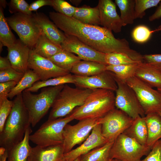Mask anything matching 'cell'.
Masks as SVG:
<instances>
[{
  "instance_id": "57",
  "label": "cell",
  "mask_w": 161,
  "mask_h": 161,
  "mask_svg": "<svg viewBox=\"0 0 161 161\" xmlns=\"http://www.w3.org/2000/svg\"><path fill=\"white\" fill-rule=\"evenodd\" d=\"M31 161L30 160V159H29V158H28V161Z\"/></svg>"
},
{
  "instance_id": "38",
  "label": "cell",
  "mask_w": 161,
  "mask_h": 161,
  "mask_svg": "<svg viewBox=\"0 0 161 161\" xmlns=\"http://www.w3.org/2000/svg\"><path fill=\"white\" fill-rule=\"evenodd\" d=\"M51 6L57 12L70 17H72L77 8L64 0H52Z\"/></svg>"
},
{
  "instance_id": "16",
  "label": "cell",
  "mask_w": 161,
  "mask_h": 161,
  "mask_svg": "<svg viewBox=\"0 0 161 161\" xmlns=\"http://www.w3.org/2000/svg\"><path fill=\"white\" fill-rule=\"evenodd\" d=\"M74 84L77 87L91 89H108L115 92L117 83L112 72L106 70L99 74L89 77L74 75Z\"/></svg>"
},
{
  "instance_id": "40",
  "label": "cell",
  "mask_w": 161,
  "mask_h": 161,
  "mask_svg": "<svg viewBox=\"0 0 161 161\" xmlns=\"http://www.w3.org/2000/svg\"><path fill=\"white\" fill-rule=\"evenodd\" d=\"M13 104V101L8 98L0 101V133L3 130L7 119L11 112Z\"/></svg>"
},
{
  "instance_id": "20",
  "label": "cell",
  "mask_w": 161,
  "mask_h": 161,
  "mask_svg": "<svg viewBox=\"0 0 161 161\" xmlns=\"http://www.w3.org/2000/svg\"><path fill=\"white\" fill-rule=\"evenodd\" d=\"M64 154L63 144L32 147L29 157L31 161H57Z\"/></svg>"
},
{
  "instance_id": "8",
  "label": "cell",
  "mask_w": 161,
  "mask_h": 161,
  "mask_svg": "<svg viewBox=\"0 0 161 161\" xmlns=\"http://www.w3.org/2000/svg\"><path fill=\"white\" fill-rule=\"evenodd\" d=\"M151 150L146 145H142L122 133L114 141L110 157L112 159L122 161H140L141 158L147 156Z\"/></svg>"
},
{
  "instance_id": "54",
  "label": "cell",
  "mask_w": 161,
  "mask_h": 161,
  "mask_svg": "<svg viewBox=\"0 0 161 161\" xmlns=\"http://www.w3.org/2000/svg\"><path fill=\"white\" fill-rule=\"evenodd\" d=\"M158 113L160 114L161 117V111H159Z\"/></svg>"
},
{
  "instance_id": "41",
  "label": "cell",
  "mask_w": 161,
  "mask_h": 161,
  "mask_svg": "<svg viewBox=\"0 0 161 161\" xmlns=\"http://www.w3.org/2000/svg\"><path fill=\"white\" fill-rule=\"evenodd\" d=\"M24 74V73L18 72L12 67L0 71V83L10 81H15L18 83Z\"/></svg>"
},
{
  "instance_id": "24",
  "label": "cell",
  "mask_w": 161,
  "mask_h": 161,
  "mask_svg": "<svg viewBox=\"0 0 161 161\" xmlns=\"http://www.w3.org/2000/svg\"><path fill=\"white\" fill-rule=\"evenodd\" d=\"M123 133L140 144L146 145L148 131L145 117L139 116L134 119L131 125Z\"/></svg>"
},
{
  "instance_id": "1",
  "label": "cell",
  "mask_w": 161,
  "mask_h": 161,
  "mask_svg": "<svg viewBox=\"0 0 161 161\" xmlns=\"http://www.w3.org/2000/svg\"><path fill=\"white\" fill-rule=\"evenodd\" d=\"M49 16L58 28L66 34L74 36L85 44L101 53L116 52L127 55L136 60L139 53L131 49L125 38H116L112 32L99 26L81 22L72 17L51 12Z\"/></svg>"
},
{
  "instance_id": "15",
  "label": "cell",
  "mask_w": 161,
  "mask_h": 161,
  "mask_svg": "<svg viewBox=\"0 0 161 161\" xmlns=\"http://www.w3.org/2000/svg\"><path fill=\"white\" fill-rule=\"evenodd\" d=\"M108 142L102 134L101 124H98L93 128L89 137L81 144L64 153L57 161H74L82 155Z\"/></svg>"
},
{
  "instance_id": "34",
  "label": "cell",
  "mask_w": 161,
  "mask_h": 161,
  "mask_svg": "<svg viewBox=\"0 0 161 161\" xmlns=\"http://www.w3.org/2000/svg\"><path fill=\"white\" fill-rule=\"evenodd\" d=\"M139 63L117 66L108 65L106 66V70L112 72L120 80L126 82L129 78L134 76Z\"/></svg>"
},
{
  "instance_id": "42",
  "label": "cell",
  "mask_w": 161,
  "mask_h": 161,
  "mask_svg": "<svg viewBox=\"0 0 161 161\" xmlns=\"http://www.w3.org/2000/svg\"><path fill=\"white\" fill-rule=\"evenodd\" d=\"M140 161H161V139L154 144L146 157Z\"/></svg>"
},
{
  "instance_id": "22",
  "label": "cell",
  "mask_w": 161,
  "mask_h": 161,
  "mask_svg": "<svg viewBox=\"0 0 161 161\" xmlns=\"http://www.w3.org/2000/svg\"><path fill=\"white\" fill-rule=\"evenodd\" d=\"M32 132L30 126L27 129L23 140L7 151V161H27L32 148L29 137Z\"/></svg>"
},
{
  "instance_id": "51",
  "label": "cell",
  "mask_w": 161,
  "mask_h": 161,
  "mask_svg": "<svg viewBox=\"0 0 161 161\" xmlns=\"http://www.w3.org/2000/svg\"><path fill=\"white\" fill-rule=\"evenodd\" d=\"M4 46V45L0 41V53H1V52L2 50V49H3V48H2V47H3Z\"/></svg>"
},
{
  "instance_id": "6",
  "label": "cell",
  "mask_w": 161,
  "mask_h": 161,
  "mask_svg": "<svg viewBox=\"0 0 161 161\" xmlns=\"http://www.w3.org/2000/svg\"><path fill=\"white\" fill-rule=\"evenodd\" d=\"M74 120L69 114L63 117L47 120L34 133L30 135V140L36 145L42 147L62 144L63 142L64 128L66 124Z\"/></svg>"
},
{
  "instance_id": "10",
  "label": "cell",
  "mask_w": 161,
  "mask_h": 161,
  "mask_svg": "<svg viewBox=\"0 0 161 161\" xmlns=\"http://www.w3.org/2000/svg\"><path fill=\"white\" fill-rule=\"evenodd\" d=\"M134 91L145 115L161 111V93L135 76L126 82Z\"/></svg>"
},
{
  "instance_id": "31",
  "label": "cell",
  "mask_w": 161,
  "mask_h": 161,
  "mask_svg": "<svg viewBox=\"0 0 161 161\" xmlns=\"http://www.w3.org/2000/svg\"><path fill=\"white\" fill-rule=\"evenodd\" d=\"M115 2L120 10L123 26L133 24L136 19L135 0H115Z\"/></svg>"
},
{
  "instance_id": "5",
  "label": "cell",
  "mask_w": 161,
  "mask_h": 161,
  "mask_svg": "<svg viewBox=\"0 0 161 161\" xmlns=\"http://www.w3.org/2000/svg\"><path fill=\"white\" fill-rule=\"evenodd\" d=\"M93 90L73 88L65 84L54 101L48 120L55 119L69 115L75 108L84 104Z\"/></svg>"
},
{
  "instance_id": "7",
  "label": "cell",
  "mask_w": 161,
  "mask_h": 161,
  "mask_svg": "<svg viewBox=\"0 0 161 161\" xmlns=\"http://www.w3.org/2000/svg\"><path fill=\"white\" fill-rule=\"evenodd\" d=\"M6 18L9 26L16 32L19 39L32 49L42 32L32 15L16 13Z\"/></svg>"
},
{
  "instance_id": "37",
  "label": "cell",
  "mask_w": 161,
  "mask_h": 161,
  "mask_svg": "<svg viewBox=\"0 0 161 161\" xmlns=\"http://www.w3.org/2000/svg\"><path fill=\"white\" fill-rule=\"evenodd\" d=\"M153 31L145 25H141L136 27L133 30L132 36L136 42L143 43L150 39Z\"/></svg>"
},
{
  "instance_id": "17",
  "label": "cell",
  "mask_w": 161,
  "mask_h": 161,
  "mask_svg": "<svg viewBox=\"0 0 161 161\" xmlns=\"http://www.w3.org/2000/svg\"><path fill=\"white\" fill-rule=\"evenodd\" d=\"M97 6L99 10L100 25L112 32H120L123 26L115 4L111 0H99Z\"/></svg>"
},
{
  "instance_id": "27",
  "label": "cell",
  "mask_w": 161,
  "mask_h": 161,
  "mask_svg": "<svg viewBox=\"0 0 161 161\" xmlns=\"http://www.w3.org/2000/svg\"><path fill=\"white\" fill-rule=\"evenodd\" d=\"M72 17L84 24L95 26L100 25L99 10L97 6L94 7L86 5L77 7Z\"/></svg>"
},
{
  "instance_id": "55",
  "label": "cell",
  "mask_w": 161,
  "mask_h": 161,
  "mask_svg": "<svg viewBox=\"0 0 161 161\" xmlns=\"http://www.w3.org/2000/svg\"><path fill=\"white\" fill-rule=\"evenodd\" d=\"M114 160L115 161H122L121 160H120L118 159H115Z\"/></svg>"
},
{
  "instance_id": "52",
  "label": "cell",
  "mask_w": 161,
  "mask_h": 161,
  "mask_svg": "<svg viewBox=\"0 0 161 161\" xmlns=\"http://www.w3.org/2000/svg\"><path fill=\"white\" fill-rule=\"evenodd\" d=\"M161 30V24L159 25L156 30V31H159Z\"/></svg>"
},
{
  "instance_id": "35",
  "label": "cell",
  "mask_w": 161,
  "mask_h": 161,
  "mask_svg": "<svg viewBox=\"0 0 161 161\" xmlns=\"http://www.w3.org/2000/svg\"><path fill=\"white\" fill-rule=\"evenodd\" d=\"M105 61L107 65L113 66L129 65L140 62L133 60L126 54L116 52L106 54Z\"/></svg>"
},
{
  "instance_id": "14",
  "label": "cell",
  "mask_w": 161,
  "mask_h": 161,
  "mask_svg": "<svg viewBox=\"0 0 161 161\" xmlns=\"http://www.w3.org/2000/svg\"><path fill=\"white\" fill-rule=\"evenodd\" d=\"M66 35L61 45L63 49L76 54L81 60L97 62L107 65L105 61L106 54L94 49L74 36Z\"/></svg>"
},
{
  "instance_id": "9",
  "label": "cell",
  "mask_w": 161,
  "mask_h": 161,
  "mask_svg": "<svg viewBox=\"0 0 161 161\" xmlns=\"http://www.w3.org/2000/svg\"><path fill=\"white\" fill-rule=\"evenodd\" d=\"M112 73L117 86L115 91V107L133 119L139 116L145 117L144 111L134 91Z\"/></svg>"
},
{
  "instance_id": "50",
  "label": "cell",
  "mask_w": 161,
  "mask_h": 161,
  "mask_svg": "<svg viewBox=\"0 0 161 161\" xmlns=\"http://www.w3.org/2000/svg\"><path fill=\"white\" fill-rule=\"evenodd\" d=\"M70 1L75 5H78L81 1V0H70Z\"/></svg>"
},
{
  "instance_id": "33",
  "label": "cell",
  "mask_w": 161,
  "mask_h": 161,
  "mask_svg": "<svg viewBox=\"0 0 161 161\" xmlns=\"http://www.w3.org/2000/svg\"><path fill=\"white\" fill-rule=\"evenodd\" d=\"M10 27L4 16L3 9L0 6V41L7 48L13 45L17 40Z\"/></svg>"
},
{
  "instance_id": "4",
  "label": "cell",
  "mask_w": 161,
  "mask_h": 161,
  "mask_svg": "<svg viewBox=\"0 0 161 161\" xmlns=\"http://www.w3.org/2000/svg\"><path fill=\"white\" fill-rule=\"evenodd\" d=\"M65 84L42 88L37 94L26 90L22 93L23 102L29 114L31 125L35 127L52 107Z\"/></svg>"
},
{
  "instance_id": "45",
  "label": "cell",
  "mask_w": 161,
  "mask_h": 161,
  "mask_svg": "<svg viewBox=\"0 0 161 161\" xmlns=\"http://www.w3.org/2000/svg\"><path fill=\"white\" fill-rule=\"evenodd\" d=\"M52 4V0H37L30 4L29 9L31 12L36 11L40 8L44 6H51Z\"/></svg>"
},
{
  "instance_id": "26",
  "label": "cell",
  "mask_w": 161,
  "mask_h": 161,
  "mask_svg": "<svg viewBox=\"0 0 161 161\" xmlns=\"http://www.w3.org/2000/svg\"><path fill=\"white\" fill-rule=\"evenodd\" d=\"M32 49L40 56L49 59L62 49L61 46L50 40L42 32Z\"/></svg>"
},
{
  "instance_id": "44",
  "label": "cell",
  "mask_w": 161,
  "mask_h": 161,
  "mask_svg": "<svg viewBox=\"0 0 161 161\" xmlns=\"http://www.w3.org/2000/svg\"><path fill=\"white\" fill-rule=\"evenodd\" d=\"M145 62L161 71V54H151L143 55Z\"/></svg>"
},
{
  "instance_id": "12",
  "label": "cell",
  "mask_w": 161,
  "mask_h": 161,
  "mask_svg": "<svg viewBox=\"0 0 161 161\" xmlns=\"http://www.w3.org/2000/svg\"><path fill=\"white\" fill-rule=\"evenodd\" d=\"M134 119L117 108L100 118L101 132L108 142H113L132 124Z\"/></svg>"
},
{
  "instance_id": "30",
  "label": "cell",
  "mask_w": 161,
  "mask_h": 161,
  "mask_svg": "<svg viewBox=\"0 0 161 161\" xmlns=\"http://www.w3.org/2000/svg\"><path fill=\"white\" fill-rule=\"evenodd\" d=\"M40 80V78L33 70L28 69L12 89L8 98L11 99L15 96L22 93L24 90L29 88L36 82Z\"/></svg>"
},
{
  "instance_id": "29",
  "label": "cell",
  "mask_w": 161,
  "mask_h": 161,
  "mask_svg": "<svg viewBox=\"0 0 161 161\" xmlns=\"http://www.w3.org/2000/svg\"><path fill=\"white\" fill-rule=\"evenodd\" d=\"M114 141L108 142L80 157V161H115L110 157V151Z\"/></svg>"
},
{
  "instance_id": "3",
  "label": "cell",
  "mask_w": 161,
  "mask_h": 161,
  "mask_svg": "<svg viewBox=\"0 0 161 161\" xmlns=\"http://www.w3.org/2000/svg\"><path fill=\"white\" fill-rule=\"evenodd\" d=\"M114 92L104 89L93 90L84 104L69 114L74 120L79 121L102 118L115 108Z\"/></svg>"
},
{
  "instance_id": "47",
  "label": "cell",
  "mask_w": 161,
  "mask_h": 161,
  "mask_svg": "<svg viewBox=\"0 0 161 161\" xmlns=\"http://www.w3.org/2000/svg\"><path fill=\"white\" fill-rule=\"evenodd\" d=\"M161 18V2L155 12L149 17V20L152 21Z\"/></svg>"
},
{
  "instance_id": "48",
  "label": "cell",
  "mask_w": 161,
  "mask_h": 161,
  "mask_svg": "<svg viewBox=\"0 0 161 161\" xmlns=\"http://www.w3.org/2000/svg\"><path fill=\"white\" fill-rule=\"evenodd\" d=\"M0 161H6L7 157V151L6 150L4 153L0 156Z\"/></svg>"
},
{
  "instance_id": "39",
  "label": "cell",
  "mask_w": 161,
  "mask_h": 161,
  "mask_svg": "<svg viewBox=\"0 0 161 161\" xmlns=\"http://www.w3.org/2000/svg\"><path fill=\"white\" fill-rule=\"evenodd\" d=\"M9 10L11 13H21L32 15L29 9V4L24 0H11L8 4Z\"/></svg>"
},
{
  "instance_id": "49",
  "label": "cell",
  "mask_w": 161,
  "mask_h": 161,
  "mask_svg": "<svg viewBox=\"0 0 161 161\" xmlns=\"http://www.w3.org/2000/svg\"><path fill=\"white\" fill-rule=\"evenodd\" d=\"M8 4L5 0H0V6L3 8H5Z\"/></svg>"
},
{
  "instance_id": "2",
  "label": "cell",
  "mask_w": 161,
  "mask_h": 161,
  "mask_svg": "<svg viewBox=\"0 0 161 161\" xmlns=\"http://www.w3.org/2000/svg\"><path fill=\"white\" fill-rule=\"evenodd\" d=\"M10 113L0 133V146L8 151L24 139L25 132L31 125L28 112L25 107L22 93L13 100Z\"/></svg>"
},
{
  "instance_id": "28",
  "label": "cell",
  "mask_w": 161,
  "mask_h": 161,
  "mask_svg": "<svg viewBox=\"0 0 161 161\" xmlns=\"http://www.w3.org/2000/svg\"><path fill=\"white\" fill-rule=\"evenodd\" d=\"M49 59L58 67L70 72L73 67L81 61L78 56L63 49Z\"/></svg>"
},
{
  "instance_id": "32",
  "label": "cell",
  "mask_w": 161,
  "mask_h": 161,
  "mask_svg": "<svg viewBox=\"0 0 161 161\" xmlns=\"http://www.w3.org/2000/svg\"><path fill=\"white\" fill-rule=\"evenodd\" d=\"M68 83H75L74 75L70 73L46 80H39L35 83L32 87L25 90L32 92H35L44 87L55 86Z\"/></svg>"
},
{
  "instance_id": "19",
  "label": "cell",
  "mask_w": 161,
  "mask_h": 161,
  "mask_svg": "<svg viewBox=\"0 0 161 161\" xmlns=\"http://www.w3.org/2000/svg\"><path fill=\"white\" fill-rule=\"evenodd\" d=\"M32 16L45 35L52 41L61 46L66 38L65 34L44 13L36 12L33 14Z\"/></svg>"
},
{
  "instance_id": "18",
  "label": "cell",
  "mask_w": 161,
  "mask_h": 161,
  "mask_svg": "<svg viewBox=\"0 0 161 161\" xmlns=\"http://www.w3.org/2000/svg\"><path fill=\"white\" fill-rule=\"evenodd\" d=\"M31 49L20 39H17L13 45L7 48V57L12 68L24 74L29 69L28 61Z\"/></svg>"
},
{
  "instance_id": "25",
  "label": "cell",
  "mask_w": 161,
  "mask_h": 161,
  "mask_svg": "<svg viewBox=\"0 0 161 161\" xmlns=\"http://www.w3.org/2000/svg\"><path fill=\"white\" fill-rule=\"evenodd\" d=\"M107 66L95 61H81L73 67L70 72L75 75L91 76L105 71Z\"/></svg>"
},
{
  "instance_id": "11",
  "label": "cell",
  "mask_w": 161,
  "mask_h": 161,
  "mask_svg": "<svg viewBox=\"0 0 161 161\" xmlns=\"http://www.w3.org/2000/svg\"><path fill=\"white\" fill-rule=\"evenodd\" d=\"M100 118L80 120L74 125L66 124L63 133L64 153L71 151L76 145L81 144L89 137L93 128L100 124Z\"/></svg>"
},
{
  "instance_id": "46",
  "label": "cell",
  "mask_w": 161,
  "mask_h": 161,
  "mask_svg": "<svg viewBox=\"0 0 161 161\" xmlns=\"http://www.w3.org/2000/svg\"><path fill=\"white\" fill-rule=\"evenodd\" d=\"M12 66L7 57H0V71L4 70L10 68Z\"/></svg>"
},
{
  "instance_id": "53",
  "label": "cell",
  "mask_w": 161,
  "mask_h": 161,
  "mask_svg": "<svg viewBox=\"0 0 161 161\" xmlns=\"http://www.w3.org/2000/svg\"><path fill=\"white\" fill-rule=\"evenodd\" d=\"M80 157H78L77 159H76L74 161H80Z\"/></svg>"
},
{
  "instance_id": "43",
  "label": "cell",
  "mask_w": 161,
  "mask_h": 161,
  "mask_svg": "<svg viewBox=\"0 0 161 161\" xmlns=\"http://www.w3.org/2000/svg\"><path fill=\"white\" fill-rule=\"evenodd\" d=\"M17 83L15 81L0 83V101L8 98L9 94Z\"/></svg>"
},
{
  "instance_id": "36",
  "label": "cell",
  "mask_w": 161,
  "mask_h": 161,
  "mask_svg": "<svg viewBox=\"0 0 161 161\" xmlns=\"http://www.w3.org/2000/svg\"><path fill=\"white\" fill-rule=\"evenodd\" d=\"M161 0H135V14L136 18H142L145 15L147 9L156 7Z\"/></svg>"
},
{
  "instance_id": "23",
  "label": "cell",
  "mask_w": 161,
  "mask_h": 161,
  "mask_svg": "<svg viewBox=\"0 0 161 161\" xmlns=\"http://www.w3.org/2000/svg\"><path fill=\"white\" fill-rule=\"evenodd\" d=\"M145 118L148 131L146 145L151 149L161 138V117L158 113L152 112L146 114Z\"/></svg>"
},
{
  "instance_id": "13",
  "label": "cell",
  "mask_w": 161,
  "mask_h": 161,
  "mask_svg": "<svg viewBox=\"0 0 161 161\" xmlns=\"http://www.w3.org/2000/svg\"><path fill=\"white\" fill-rule=\"evenodd\" d=\"M28 67L39 77L40 80L65 76L70 74L68 71L61 69L49 59L40 56L31 49Z\"/></svg>"
},
{
  "instance_id": "56",
  "label": "cell",
  "mask_w": 161,
  "mask_h": 161,
  "mask_svg": "<svg viewBox=\"0 0 161 161\" xmlns=\"http://www.w3.org/2000/svg\"><path fill=\"white\" fill-rule=\"evenodd\" d=\"M157 90L161 93V89H157Z\"/></svg>"
},
{
  "instance_id": "21",
  "label": "cell",
  "mask_w": 161,
  "mask_h": 161,
  "mask_svg": "<svg viewBox=\"0 0 161 161\" xmlns=\"http://www.w3.org/2000/svg\"><path fill=\"white\" fill-rule=\"evenodd\" d=\"M134 76L152 88L161 89V71L147 63L138 64Z\"/></svg>"
}]
</instances>
